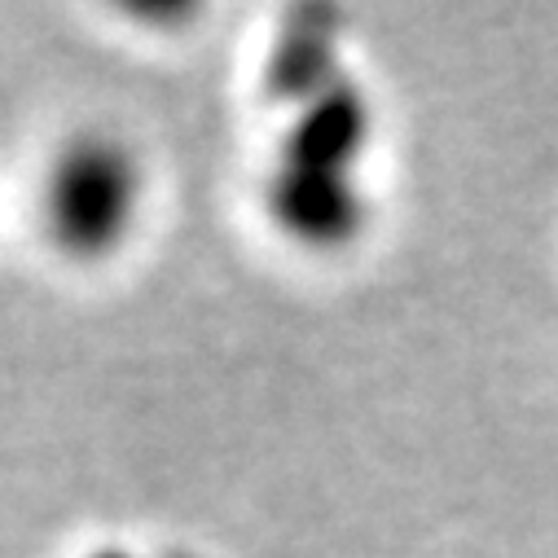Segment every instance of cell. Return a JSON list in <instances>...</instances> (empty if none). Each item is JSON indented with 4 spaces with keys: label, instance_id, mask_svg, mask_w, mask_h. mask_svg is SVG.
<instances>
[{
    "label": "cell",
    "instance_id": "6da1fadb",
    "mask_svg": "<svg viewBox=\"0 0 558 558\" xmlns=\"http://www.w3.org/2000/svg\"><path fill=\"white\" fill-rule=\"evenodd\" d=\"M146 203V172L136 155L114 136H75L66 142L40 181L45 238L71 259L114 255Z\"/></svg>",
    "mask_w": 558,
    "mask_h": 558
}]
</instances>
